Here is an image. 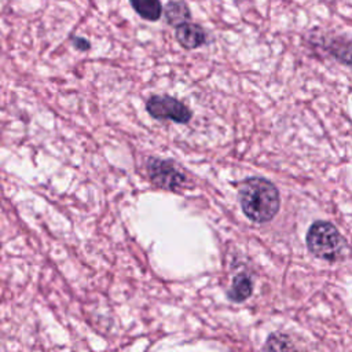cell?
<instances>
[{
    "label": "cell",
    "instance_id": "1",
    "mask_svg": "<svg viewBox=\"0 0 352 352\" xmlns=\"http://www.w3.org/2000/svg\"><path fill=\"white\" fill-rule=\"evenodd\" d=\"M238 198L246 217L256 223L272 220L280 205L278 188L263 177L245 179L239 184Z\"/></svg>",
    "mask_w": 352,
    "mask_h": 352
},
{
    "label": "cell",
    "instance_id": "2",
    "mask_svg": "<svg viewBox=\"0 0 352 352\" xmlns=\"http://www.w3.org/2000/svg\"><path fill=\"white\" fill-rule=\"evenodd\" d=\"M307 246L316 257L336 261L344 258L348 250L346 241L329 221H315L307 234Z\"/></svg>",
    "mask_w": 352,
    "mask_h": 352
},
{
    "label": "cell",
    "instance_id": "3",
    "mask_svg": "<svg viewBox=\"0 0 352 352\" xmlns=\"http://www.w3.org/2000/svg\"><path fill=\"white\" fill-rule=\"evenodd\" d=\"M150 116L158 120H172L179 124H187L191 118V111L180 100L172 96H151L146 104Z\"/></svg>",
    "mask_w": 352,
    "mask_h": 352
},
{
    "label": "cell",
    "instance_id": "4",
    "mask_svg": "<svg viewBox=\"0 0 352 352\" xmlns=\"http://www.w3.org/2000/svg\"><path fill=\"white\" fill-rule=\"evenodd\" d=\"M147 172L151 182L165 190L176 191L187 182L184 173H182L172 161H164L158 158H150L147 162Z\"/></svg>",
    "mask_w": 352,
    "mask_h": 352
},
{
    "label": "cell",
    "instance_id": "5",
    "mask_svg": "<svg viewBox=\"0 0 352 352\" xmlns=\"http://www.w3.org/2000/svg\"><path fill=\"white\" fill-rule=\"evenodd\" d=\"M176 40L179 44L187 50H194L201 47L206 41V34L204 29L195 23L186 22L176 28Z\"/></svg>",
    "mask_w": 352,
    "mask_h": 352
},
{
    "label": "cell",
    "instance_id": "6",
    "mask_svg": "<svg viewBox=\"0 0 352 352\" xmlns=\"http://www.w3.org/2000/svg\"><path fill=\"white\" fill-rule=\"evenodd\" d=\"M324 51H327L338 62L352 67V40L334 37L324 43Z\"/></svg>",
    "mask_w": 352,
    "mask_h": 352
},
{
    "label": "cell",
    "instance_id": "7",
    "mask_svg": "<svg viewBox=\"0 0 352 352\" xmlns=\"http://www.w3.org/2000/svg\"><path fill=\"white\" fill-rule=\"evenodd\" d=\"M135 11L147 21H157L162 14L160 0H129Z\"/></svg>",
    "mask_w": 352,
    "mask_h": 352
},
{
    "label": "cell",
    "instance_id": "8",
    "mask_svg": "<svg viewBox=\"0 0 352 352\" xmlns=\"http://www.w3.org/2000/svg\"><path fill=\"white\" fill-rule=\"evenodd\" d=\"M165 18L168 23L177 28L188 21L190 10L183 1H169L165 6Z\"/></svg>",
    "mask_w": 352,
    "mask_h": 352
},
{
    "label": "cell",
    "instance_id": "9",
    "mask_svg": "<svg viewBox=\"0 0 352 352\" xmlns=\"http://www.w3.org/2000/svg\"><path fill=\"white\" fill-rule=\"evenodd\" d=\"M250 293H252V280L246 275H238L232 282L228 296L234 301H242L248 298Z\"/></svg>",
    "mask_w": 352,
    "mask_h": 352
},
{
    "label": "cell",
    "instance_id": "10",
    "mask_svg": "<svg viewBox=\"0 0 352 352\" xmlns=\"http://www.w3.org/2000/svg\"><path fill=\"white\" fill-rule=\"evenodd\" d=\"M267 352H292V345L286 337L272 336L267 342Z\"/></svg>",
    "mask_w": 352,
    "mask_h": 352
},
{
    "label": "cell",
    "instance_id": "11",
    "mask_svg": "<svg viewBox=\"0 0 352 352\" xmlns=\"http://www.w3.org/2000/svg\"><path fill=\"white\" fill-rule=\"evenodd\" d=\"M73 44H74L78 50H82V51H85V50L89 48V43L85 41V40L81 38V37H74V38H73Z\"/></svg>",
    "mask_w": 352,
    "mask_h": 352
}]
</instances>
